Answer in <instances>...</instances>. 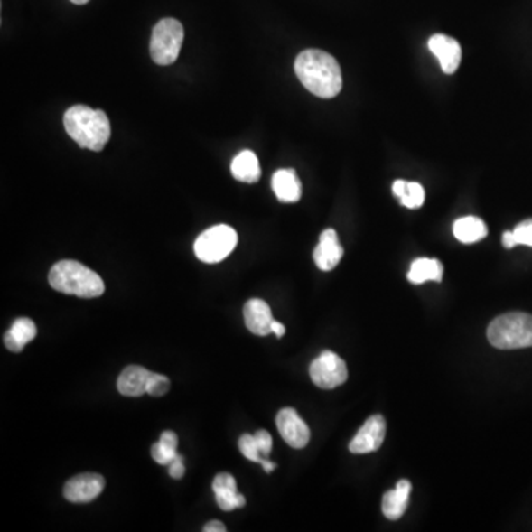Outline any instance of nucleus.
<instances>
[{
  "label": "nucleus",
  "mask_w": 532,
  "mask_h": 532,
  "mask_svg": "<svg viewBox=\"0 0 532 532\" xmlns=\"http://www.w3.org/2000/svg\"><path fill=\"white\" fill-rule=\"evenodd\" d=\"M37 327L30 318H18L5 333L4 341L11 352H21L25 345L36 338Z\"/></svg>",
  "instance_id": "a211bd4d"
},
{
  "label": "nucleus",
  "mask_w": 532,
  "mask_h": 532,
  "mask_svg": "<svg viewBox=\"0 0 532 532\" xmlns=\"http://www.w3.org/2000/svg\"><path fill=\"white\" fill-rule=\"evenodd\" d=\"M244 322L247 329L257 336H268L273 333L274 317L266 302L262 299H250L244 306Z\"/></svg>",
  "instance_id": "ddd939ff"
},
{
  "label": "nucleus",
  "mask_w": 532,
  "mask_h": 532,
  "mask_svg": "<svg viewBox=\"0 0 532 532\" xmlns=\"http://www.w3.org/2000/svg\"><path fill=\"white\" fill-rule=\"evenodd\" d=\"M183 27L175 18H164L155 24L150 52L155 64L171 65L178 60L183 43Z\"/></svg>",
  "instance_id": "39448f33"
},
{
  "label": "nucleus",
  "mask_w": 532,
  "mask_h": 532,
  "mask_svg": "<svg viewBox=\"0 0 532 532\" xmlns=\"http://www.w3.org/2000/svg\"><path fill=\"white\" fill-rule=\"evenodd\" d=\"M176 450H178V436L175 432L166 431L163 432L160 443H154L151 448V455H153L155 463L169 466L172 460L175 459V455L178 454Z\"/></svg>",
  "instance_id": "5701e85b"
},
{
  "label": "nucleus",
  "mask_w": 532,
  "mask_h": 532,
  "mask_svg": "<svg viewBox=\"0 0 532 532\" xmlns=\"http://www.w3.org/2000/svg\"><path fill=\"white\" fill-rule=\"evenodd\" d=\"M169 475L173 480H181L185 475V466H183V457L181 454H176L175 459L172 460L169 464Z\"/></svg>",
  "instance_id": "cd10ccee"
},
{
  "label": "nucleus",
  "mask_w": 532,
  "mask_h": 532,
  "mask_svg": "<svg viewBox=\"0 0 532 532\" xmlns=\"http://www.w3.org/2000/svg\"><path fill=\"white\" fill-rule=\"evenodd\" d=\"M213 491H215L216 503L225 512H231L246 506V499L237 490L236 480L229 473L216 475L213 481Z\"/></svg>",
  "instance_id": "4468645a"
},
{
  "label": "nucleus",
  "mask_w": 532,
  "mask_h": 532,
  "mask_svg": "<svg viewBox=\"0 0 532 532\" xmlns=\"http://www.w3.org/2000/svg\"><path fill=\"white\" fill-rule=\"evenodd\" d=\"M238 447H240L241 454H243L246 459L250 460V462L260 463L262 459H265V457L260 455L255 435H248V434H246V435L241 436L240 441H238Z\"/></svg>",
  "instance_id": "b1692460"
},
{
  "label": "nucleus",
  "mask_w": 532,
  "mask_h": 532,
  "mask_svg": "<svg viewBox=\"0 0 532 532\" xmlns=\"http://www.w3.org/2000/svg\"><path fill=\"white\" fill-rule=\"evenodd\" d=\"M49 285L65 294L94 299L104 294L106 285L95 271L76 260H61L49 273Z\"/></svg>",
  "instance_id": "7ed1b4c3"
},
{
  "label": "nucleus",
  "mask_w": 532,
  "mask_h": 532,
  "mask_svg": "<svg viewBox=\"0 0 532 532\" xmlns=\"http://www.w3.org/2000/svg\"><path fill=\"white\" fill-rule=\"evenodd\" d=\"M487 338L497 350H522L532 346V315L509 313L488 325Z\"/></svg>",
  "instance_id": "20e7f679"
},
{
  "label": "nucleus",
  "mask_w": 532,
  "mask_h": 532,
  "mask_svg": "<svg viewBox=\"0 0 532 532\" xmlns=\"http://www.w3.org/2000/svg\"><path fill=\"white\" fill-rule=\"evenodd\" d=\"M151 374L153 371H148L144 367H126L118 376V392L125 397H143L148 390Z\"/></svg>",
  "instance_id": "2eb2a0df"
},
{
  "label": "nucleus",
  "mask_w": 532,
  "mask_h": 532,
  "mask_svg": "<svg viewBox=\"0 0 532 532\" xmlns=\"http://www.w3.org/2000/svg\"><path fill=\"white\" fill-rule=\"evenodd\" d=\"M309 374L313 385L322 389H334L346 382L348 367L338 354L324 350L317 359H313Z\"/></svg>",
  "instance_id": "0eeeda50"
},
{
  "label": "nucleus",
  "mask_w": 532,
  "mask_h": 532,
  "mask_svg": "<svg viewBox=\"0 0 532 532\" xmlns=\"http://www.w3.org/2000/svg\"><path fill=\"white\" fill-rule=\"evenodd\" d=\"M427 45L431 52L438 58L443 73L453 74L457 71L462 62V48L459 42L445 34H434Z\"/></svg>",
  "instance_id": "9b49d317"
},
{
  "label": "nucleus",
  "mask_w": 532,
  "mask_h": 532,
  "mask_svg": "<svg viewBox=\"0 0 532 532\" xmlns=\"http://www.w3.org/2000/svg\"><path fill=\"white\" fill-rule=\"evenodd\" d=\"M273 190L283 203H296L302 197V183L293 169H280L274 173Z\"/></svg>",
  "instance_id": "dca6fc26"
},
{
  "label": "nucleus",
  "mask_w": 532,
  "mask_h": 532,
  "mask_svg": "<svg viewBox=\"0 0 532 532\" xmlns=\"http://www.w3.org/2000/svg\"><path fill=\"white\" fill-rule=\"evenodd\" d=\"M169 389H171V380L166 376L157 373L151 374L146 394L151 395V397H163V395L169 392Z\"/></svg>",
  "instance_id": "393cba45"
},
{
  "label": "nucleus",
  "mask_w": 532,
  "mask_h": 532,
  "mask_svg": "<svg viewBox=\"0 0 532 532\" xmlns=\"http://www.w3.org/2000/svg\"><path fill=\"white\" fill-rule=\"evenodd\" d=\"M294 71L302 85L315 97L334 98L341 90V65L336 58L320 49H306L299 53Z\"/></svg>",
  "instance_id": "f257e3e1"
},
{
  "label": "nucleus",
  "mask_w": 532,
  "mask_h": 532,
  "mask_svg": "<svg viewBox=\"0 0 532 532\" xmlns=\"http://www.w3.org/2000/svg\"><path fill=\"white\" fill-rule=\"evenodd\" d=\"M271 329H273V333L276 334L278 338H283V336L285 334V325L281 324V322H275V320H274Z\"/></svg>",
  "instance_id": "7c9ffc66"
},
{
  "label": "nucleus",
  "mask_w": 532,
  "mask_h": 532,
  "mask_svg": "<svg viewBox=\"0 0 532 532\" xmlns=\"http://www.w3.org/2000/svg\"><path fill=\"white\" fill-rule=\"evenodd\" d=\"M276 427L290 447L299 450L308 445L311 431L294 408H283L276 415Z\"/></svg>",
  "instance_id": "1a4fd4ad"
},
{
  "label": "nucleus",
  "mask_w": 532,
  "mask_h": 532,
  "mask_svg": "<svg viewBox=\"0 0 532 532\" xmlns=\"http://www.w3.org/2000/svg\"><path fill=\"white\" fill-rule=\"evenodd\" d=\"M260 464L264 466V471H266V473H271V471H273L274 469L276 468V464L273 463V462H269L268 457H265V459H262Z\"/></svg>",
  "instance_id": "2f4dec72"
},
{
  "label": "nucleus",
  "mask_w": 532,
  "mask_h": 532,
  "mask_svg": "<svg viewBox=\"0 0 532 532\" xmlns=\"http://www.w3.org/2000/svg\"><path fill=\"white\" fill-rule=\"evenodd\" d=\"M454 236L457 240L463 244H473L485 238L488 234V228L484 220L476 216H464L455 220Z\"/></svg>",
  "instance_id": "aec40b11"
},
{
  "label": "nucleus",
  "mask_w": 532,
  "mask_h": 532,
  "mask_svg": "<svg viewBox=\"0 0 532 532\" xmlns=\"http://www.w3.org/2000/svg\"><path fill=\"white\" fill-rule=\"evenodd\" d=\"M204 532H225L227 528H225V525L219 520H211L209 524L204 525L203 528Z\"/></svg>",
  "instance_id": "c85d7f7f"
},
{
  "label": "nucleus",
  "mask_w": 532,
  "mask_h": 532,
  "mask_svg": "<svg viewBox=\"0 0 532 532\" xmlns=\"http://www.w3.org/2000/svg\"><path fill=\"white\" fill-rule=\"evenodd\" d=\"M343 257V247L339 243V237L334 229L329 228L322 231L320 243L313 250V260L322 271H331L338 266Z\"/></svg>",
  "instance_id": "f8f14e48"
},
{
  "label": "nucleus",
  "mask_w": 532,
  "mask_h": 532,
  "mask_svg": "<svg viewBox=\"0 0 532 532\" xmlns=\"http://www.w3.org/2000/svg\"><path fill=\"white\" fill-rule=\"evenodd\" d=\"M443 266L438 259H429V257H420L411 264L410 273H408V281L413 285H423L426 281L443 280Z\"/></svg>",
  "instance_id": "412c9836"
},
{
  "label": "nucleus",
  "mask_w": 532,
  "mask_h": 532,
  "mask_svg": "<svg viewBox=\"0 0 532 532\" xmlns=\"http://www.w3.org/2000/svg\"><path fill=\"white\" fill-rule=\"evenodd\" d=\"M231 173L240 182H257L262 175L257 155L250 150L241 151L231 163Z\"/></svg>",
  "instance_id": "6ab92c4d"
},
{
  "label": "nucleus",
  "mask_w": 532,
  "mask_h": 532,
  "mask_svg": "<svg viewBox=\"0 0 532 532\" xmlns=\"http://www.w3.org/2000/svg\"><path fill=\"white\" fill-rule=\"evenodd\" d=\"M255 438H257L260 455L262 457H268L271 452H273V438H271V435L266 431H257L255 434Z\"/></svg>",
  "instance_id": "bb28decb"
},
{
  "label": "nucleus",
  "mask_w": 532,
  "mask_h": 532,
  "mask_svg": "<svg viewBox=\"0 0 532 532\" xmlns=\"http://www.w3.org/2000/svg\"><path fill=\"white\" fill-rule=\"evenodd\" d=\"M513 236L517 238L518 246H528L532 247V219L524 220L520 222L515 229H513Z\"/></svg>",
  "instance_id": "a878e982"
},
{
  "label": "nucleus",
  "mask_w": 532,
  "mask_h": 532,
  "mask_svg": "<svg viewBox=\"0 0 532 532\" xmlns=\"http://www.w3.org/2000/svg\"><path fill=\"white\" fill-rule=\"evenodd\" d=\"M238 243L236 229L228 225L209 228L194 243L195 257L204 264H218L231 255Z\"/></svg>",
  "instance_id": "423d86ee"
},
{
  "label": "nucleus",
  "mask_w": 532,
  "mask_h": 532,
  "mask_svg": "<svg viewBox=\"0 0 532 532\" xmlns=\"http://www.w3.org/2000/svg\"><path fill=\"white\" fill-rule=\"evenodd\" d=\"M503 246L506 248L517 247V238L513 236V231H506L503 234Z\"/></svg>",
  "instance_id": "c756f323"
},
{
  "label": "nucleus",
  "mask_w": 532,
  "mask_h": 532,
  "mask_svg": "<svg viewBox=\"0 0 532 532\" xmlns=\"http://www.w3.org/2000/svg\"><path fill=\"white\" fill-rule=\"evenodd\" d=\"M64 127L70 138L81 148L102 151L110 141V120L102 110L86 106L70 107L64 114Z\"/></svg>",
  "instance_id": "f03ea898"
},
{
  "label": "nucleus",
  "mask_w": 532,
  "mask_h": 532,
  "mask_svg": "<svg viewBox=\"0 0 532 532\" xmlns=\"http://www.w3.org/2000/svg\"><path fill=\"white\" fill-rule=\"evenodd\" d=\"M411 484L410 481H399L394 490L387 491L383 496L382 510L383 515L390 520H397L403 517L408 508V499H410Z\"/></svg>",
  "instance_id": "f3484780"
},
{
  "label": "nucleus",
  "mask_w": 532,
  "mask_h": 532,
  "mask_svg": "<svg viewBox=\"0 0 532 532\" xmlns=\"http://www.w3.org/2000/svg\"><path fill=\"white\" fill-rule=\"evenodd\" d=\"M387 436V420L382 415H371L350 441V450L354 454H369L382 447Z\"/></svg>",
  "instance_id": "6e6552de"
},
{
  "label": "nucleus",
  "mask_w": 532,
  "mask_h": 532,
  "mask_svg": "<svg viewBox=\"0 0 532 532\" xmlns=\"http://www.w3.org/2000/svg\"><path fill=\"white\" fill-rule=\"evenodd\" d=\"M392 191L406 208L419 209L425 203V188L419 182H406L403 179H398L392 185Z\"/></svg>",
  "instance_id": "4be33fe9"
},
{
  "label": "nucleus",
  "mask_w": 532,
  "mask_h": 532,
  "mask_svg": "<svg viewBox=\"0 0 532 532\" xmlns=\"http://www.w3.org/2000/svg\"><path fill=\"white\" fill-rule=\"evenodd\" d=\"M70 2H73V4H76V5L89 4V0H70Z\"/></svg>",
  "instance_id": "473e14b6"
},
{
  "label": "nucleus",
  "mask_w": 532,
  "mask_h": 532,
  "mask_svg": "<svg viewBox=\"0 0 532 532\" xmlns=\"http://www.w3.org/2000/svg\"><path fill=\"white\" fill-rule=\"evenodd\" d=\"M106 487V480L98 473H81L65 484L64 497L70 503H89Z\"/></svg>",
  "instance_id": "9d476101"
}]
</instances>
